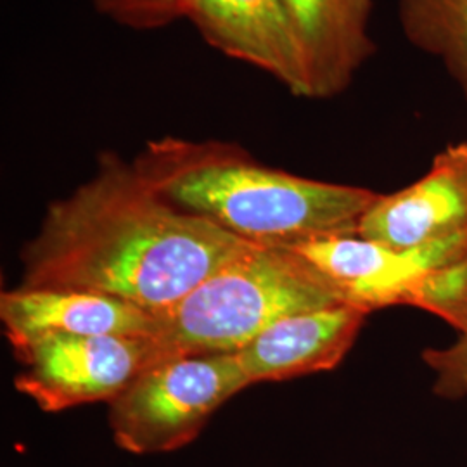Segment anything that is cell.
<instances>
[{
    "mask_svg": "<svg viewBox=\"0 0 467 467\" xmlns=\"http://www.w3.org/2000/svg\"><path fill=\"white\" fill-rule=\"evenodd\" d=\"M251 246L179 210L134 163L104 152L90 181L50 202L23 251L21 287L96 293L158 314Z\"/></svg>",
    "mask_w": 467,
    "mask_h": 467,
    "instance_id": "obj_1",
    "label": "cell"
},
{
    "mask_svg": "<svg viewBox=\"0 0 467 467\" xmlns=\"http://www.w3.org/2000/svg\"><path fill=\"white\" fill-rule=\"evenodd\" d=\"M134 165L179 210L264 248L289 250L357 234L360 218L378 198L364 187L262 165L246 150L218 140H150Z\"/></svg>",
    "mask_w": 467,
    "mask_h": 467,
    "instance_id": "obj_2",
    "label": "cell"
},
{
    "mask_svg": "<svg viewBox=\"0 0 467 467\" xmlns=\"http://www.w3.org/2000/svg\"><path fill=\"white\" fill-rule=\"evenodd\" d=\"M345 303L300 253L251 246L152 314L158 360L239 353L277 320Z\"/></svg>",
    "mask_w": 467,
    "mask_h": 467,
    "instance_id": "obj_3",
    "label": "cell"
},
{
    "mask_svg": "<svg viewBox=\"0 0 467 467\" xmlns=\"http://www.w3.org/2000/svg\"><path fill=\"white\" fill-rule=\"evenodd\" d=\"M248 386L235 353L158 360L109 403L113 440L134 455L179 451L200 436L215 410Z\"/></svg>",
    "mask_w": 467,
    "mask_h": 467,
    "instance_id": "obj_4",
    "label": "cell"
},
{
    "mask_svg": "<svg viewBox=\"0 0 467 467\" xmlns=\"http://www.w3.org/2000/svg\"><path fill=\"white\" fill-rule=\"evenodd\" d=\"M23 370L16 389L44 412L111 401L158 362L150 336L46 333L13 345Z\"/></svg>",
    "mask_w": 467,
    "mask_h": 467,
    "instance_id": "obj_5",
    "label": "cell"
},
{
    "mask_svg": "<svg viewBox=\"0 0 467 467\" xmlns=\"http://www.w3.org/2000/svg\"><path fill=\"white\" fill-rule=\"evenodd\" d=\"M333 284L345 303L368 310L414 306L438 270L467 251V229L409 250H393L357 234L333 235L289 248Z\"/></svg>",
    "mask_w": 467,
    "mask_h": 467,
    "instance_id": "obj_6",
    "label": "cell"
},
{
    "mask_svg": "<svg viewBox=\"0 0 467 467\" xmlns=\"http://www.w3.org/2000/svg\"><path fill=\"white\" fill-rule=\"evenodd\" d=\"M182 19L235 61L256 67L295 98L312 99L308 71L284 0H184Z\"/></svg>",
    "mask_w": 467,
    "mask_h": 467,
    "instance_id": "obj_7",
    "label": "cell"
},
{
    "mask_svg": "<svg viewBox=\"0 0 467 467\" xmlns=\"http://www.w3.org/2000/svg\"><path fill=\"white\" fill-rule=\"evenodd\" d=\"M467 229V142L433 158L414 184L378 194L358 222L357 235L393 250L418 248Z\"/></svg>",
    "mask_w": 467,
    "mask_h": 467,
    "instance_id": "obj_8",
    "label": "cell"
},
{
    "mask_svg": "<svg viewBox=\"0 0 467 467\" xmlns=\"http://www.w3.org/2000/svg\"><path fill=\"white\" fill-rule=\"evenodd\" d=\"M368 316L350 303L295 314L272 324L235 355L251 384L331 370L351 350Z\"/></svg>",
    "mask_w": 467,
    "mask_h": 467,
    "instance_id": "obj_9",
    "label": "cell"
},
{
    "mask_svg": "<svg viewBox=\"0 0 467 467\" xmlns=\"http://www.w3.org/2000/svg\"><path fill=\"white\" fill-rule=\"evenodd\" d=\"M308 71L312 99L343 94L374 56L372 0H284Z\"/></svg>",
    "mask_w": 467,
    "mask_h": 467,
    "instance_id": "obj_10",
    "label": "cell"
},
{
    "mask_svg": "<svg viewBox=\"0 0 467 467\" xmlns=\"http://www.w3.org/2000/svg\"><path fill=\"white\" fill-rule=\"evenodd\" d=\"M0 318L11 345L46 333L150 336L154 316L127 301L73 289L17 287L0 296Z\"/></svg>",
    "mask_w": 467,
    "mask_h": 467,
    "instance_id": "obj_11",
    "label": "cell"
},
{
    "mask_svg": "<svg viewBox=\"0 0 467 467\" xmlns=\"http://www.w3.org/2000/svg\"><path fill=\"white\" fill-rule=\"evenodd\" d=\"M399 19L414 47L443 63L467 104V0H400Z\"/></svg>",
    "mask_w": 467,
    "mask_h": 467,
    "instance_id": "obj_12",
    "label": "cell"
},
{
    "mask_svg": "<svg viewBox=\"0 0 467 467\" xmlns=\"http://www.w3.org/2000/svg\"><path fill=\"white\" fill-rule=\"evenodd\" d=\"M96 11L132 30H158L182 19L184 0H92Z\"/></svg>",
    "mask_w": 467,
    "mask_h": 467,
    "instance_id": "obj_13",
    "label": "cell"
},
{
    "mask_svg": "<svg viewBox=\"0 0 467 467\" xmlns=\"http://www.w3.org/2000/svg\"><path fill=\"white\" fill-rule=\"evenodd\" d=\"M422 360L434 372V393L443 399L467 397V333L445 348L422 351Z\"/></svg>",
    "mask_w": 467,
    "mask_h": 467,
    "instance_id": "obj_14",
    "label": "cell"
}]
</instances>
